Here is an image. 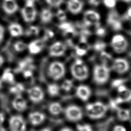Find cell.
Returning <instances> with one entry per match:
<instances>
[{"instance_id":"6da1fadb","label":"cell","mask_w":131,"mask_h":131,"mask_svg":"<svg viewBox=\"0 0 131 131\" xmlns=\"http://www.w3.org/2000/svg\"><path fill=\"white\" fill-rule=\"evenodd\" d=\"M70 71L73 77L78 81L86 80L89 75L88 66L80 58H77L74 60L71 66Z\"/></svg>"},{"instance_id":"7a4b0ae2","label":"cell","mask_w":131,"mask_h":131,"mask_svg":"<svg viewBox=\"0 0 131 131\" xmlns=\"http://www.w3.org/2000/svg\"><path fill=\"white\" fill-rule=\"evenodd\" d=\"M108 110V106L101 101L90 103L86 105L87 116L92 119H99L103 117Z\"/></svg>"},{"instance_id":"3957f363","label":"cell","mask_w":131,"mask_h":131,"mask_svg":"<svg viewBox=\"0 0 131 131\" xmlns=\"http://www.w3.org/2000/svg\"><path fill=\"white\" fill-rule=\"evenodd\" d=\"M110 73L111 68L107 64L103 63L96 64L93 70V80L97 84H104L108 80Z\"/></svg>"},{"instance_id":"277c9868","label":"cell","mask_w":131,"mask_h":131,"mask_svg":"<svg viewBox=\"0 0 131 131\" xmlns=\"http://www.w3.org/2000/svg\"><path fill=\"white\" fill-rule=\"evenodd\" d=\"M20 14L23 20L26 23L32 24L35 21L38 12L34 0H26L20 10Z\"/></svg>"},{"instance_id":"5b68a950","label":"cell","mask_w":131,"mask_h":131,"mask_svg":"<svg viewBox=\"0 0 131 131\" xmlns=\"http://www.w3.org/2000/svg\"><path fill=\"white\" fill-rule=\"evenodd\" d=\"M66 72V68L64 64L58 60L51 62L48 67V75L54 80L61 79L64 76Z\"/></svg>"},{"instance_id":"8992f818","label":"cell","mask_w":131,"mask_h":131,"mask_svg":"<svg viewBox=\"0 0 131 131\" xmlns=\"http://www.w3.org/2000/svg\"><path fill=\"white\" fill-rule=\"evenodd\" d=\"M110 46L116 53L121 54L126 51L128 47V42L126 37L121 34L114 35L110 40Z\"/></svg>"},{"instance_id":"52a82bcc","label":"cell","mask_w":131,"mask_h":131,"mask_svg":"<svg viewBox=\"0 0 131 131\" xmlns=\"http://www.w3.org/2000/svg\"><path fill=\"white\" fill-rule=\"evenodd\" d=\"M100 20L101 15L100 13L95 10L88 9L83 13V23L87 27H96L100 24Z\"/></svg>"},{"instance_id":"ba28073f","label":"cell","mask_w":131,"mask_h":131,"mask_svg":"<svg viewBox=\"0 0 131 131\" xmlns=\"http://www.w3.org/2000/svg\"><path fill=\"white\" fill-rule=\"evenodd\" d=\"M130 69L129 61L126 58L117 57L112 60L111 70L118 74H124L127 72Z\"/></svg>"},{"instance_id":"9c48e42d","label":"cell","mask_w":131,"mask_h":131,"mask_svg":"<svg viewBox=\"0 0 131 131\" xmlns=\"http://www.w3.org/2000/svg\"><path fill=\"white\" fill-rule=\"evenodd\" d=\"M106 23L110 28L115 31H119L122 28V23L119 14L113 9L107 14Z\"/></svg>"},{"instance_id":"30bf717a","label":"cell","mask_w":131,"mask_h":131,"mask_svg":"<svg viewBox=\"0 0 131 131\" xmlns=\"http://www.w3.org/2000/svg\"><path fill=\"white\" fill-rule=\"evenodd\" d=\"M67 50L66 45L62 41L57 40L53 42L49 47L48 53L52 57H60L64 55Z\"/></svg>"},{"instance_id":"8fae6325","label":"cell","mask_w":131,"mask_h":131,"mask_svg":"<svg viewBox=\"0 0 131 131\" xmlns=\"http://www.w3.org/2000/svg\"><path fill=\"white\" fill-rule=\"evenodd\" d=\"M65 116L68 120L72 122H77L82 119L83 112L79 106L76 105H70L64 110Z\"/></svg>"},{"instance_id":"7c38bea8","label":"cell","mask_w":131,"mask_h":131,"mask_svg":"<svg viewBox=\"0 0 131 131\" xmlns=\"http://www.w3.org/2000/svg\"><path fill=\"white\" fill-rule=\"evenodd\" d=\"M9 126L11 131H26V123L20 115H13L9 120Z\"/></svg>"},{"instance_id":"4fadbf2b","label":"cell","mask_w":131,"mask_h":131,"mask_svg":"<svg viewBox=\"0 0 131 131\" xmlns=\"http://www.w3.org/2000/svg\"><path fill=\"white\" fill-rule=\"evenodd\" d=\"M117 91V96L115 99L119 105L131 101V90L127 88L124 84L119 86Z\"/></svg>"},{"instance_id":"5bb4252c","label":"cell","mask_w":131,"mask_h":131,"mask_svg":"<svg viewBox=\"0 0 131 131\" xmlns=\"http://www.w3.org/2000/svg\"><path fill=\"white\" fill-rule=\"evenodd\" d=\"M45 41L42 38L35 39L27 45V50L31 55H37L40 53L45 46Z\"/></svg>"},{"instance_id":"9a60e30c","label":"cell","mask_w":131,"mask_h":131,"mask_svg":"<svg viewBox=\"0 0 131 131\" xmlns=\"http://www.w3.org/2000/svg\"><path fill=\"white\" fill-rule=\"evenodd\" d=\"M66 8L70 13L77 15L83 11L84 3L82 0H68L66 3Z\"/></svg>"},{"instance_id":"2e32d148","label":"cell","mask_w":131,"mask_h":131,"mask_svg":"<svg viewBox=\"0 0 131 131\" xmlns=\"http://www.w3.org/2000/svg\"><path fill=\"white\" fill-rule=\"evenodd\" d=\"M1 8L6 14L11 15L18 11L19 5L16 0H2Z\"/></svg>"},{"instance_id":"e0dca14e","label":"cell","mask_w":131,"mask_h":131,"mask_svg":"<svg viewBox=\"0 0 131 131\" xmlns=\"http://www.w3.org/2000/svg\"><path fill=\"white\" fill-rule=\"evenodd\" d=\"M28 95L29 99L33 103H39L44 98V93L38 86H34L28 90Z\"/></svg>"},{"instance_id":"ac0fdd59","label":"cell","mask_w":131,"mask_h":131,"mask_svg":"<svg viewBox=\"0 0 131 131\" xmlns=\"http://www.w3.org/2000/svg\"><path fill=\"white\" fill-rule=\"evenodd\" d=\"M92 95V91L89 86L81 84L78 85L76 90V95L81 100L86 101L89 99Z\"/></svg>"},{"instance_id":"d6986e66","label":"cell","mask_w":131,"mask_h":131,"mask_svg":"<svg viewBox=\"0 0 131 131\" xmlns=\"http://www.w3.org/2000/svg\"><path fill=\"white\" fill-rule=\"evenodd\" d=\"M8 31L11 36L18 38L24 34V29L23 26L16 22L11 23L8 26Z\"/></svg>"},{"instance_id":"ffe728a7","label":"cell","mask_w":131,"mask_h":131,"mask_svg":"<svg viewBox=\"0 0 131 131\" xmlns=\"http://www.w3.org/2000/svg\"><path fill=\"white\" fill-rule=\"evenodd\" d=\"M54 14L52 11L49 8H42L39 14V19L42 24H48L53 19Z\"/></svg>"},{"instance_id":"44dd1931","label":"cell","mask_w":131,"mask_h":131,"mask_svg":"<svg viewBox=\"0 0 131 131\" xmlns=\"http://www.w3.org/2000/svg\"><path fill=\"white\" fill-rule=\"evenodd\" d=\"M14 109L18 112L24 111L27 107V102L21 95H16L12 102Z\"/></svg>"},{"instance_id":"7402d4cb","label":"cell","mask_w":131,"mask_h":131,"mask_svg":"<svg viewBox=\"0 0 131 131\" xmlns=\"http://www.w3.org/2000/svg\"><path fill=\"white\" fill-rule=\"evenodd\" d=\"M29 122L33 125H38L41 124L46 119L45 115L40 112H33L29 114L28 116Z\"/></svg>"},{"instance_id":"603a6c76","label":"cell","mask_w":131,"mask_h":131,"mask_svg":"<svg viewBox=\"0 0 131 131\" xmlns=\"http://www.w3.org/2000/svg\"><path fill=\"white\" fill-rule=\"evenodd\" d=\"M116 111L117 117L121 121H128L131 118V112L127 108L119 107Z\"/></svg>"},{"instance_id":"cb8c5ba5","label":"cell","mask_w":131,"mask_h":131,"mask_svg":"<svg viewBox=\"0 0 131 131\" xmlns=\"http://www.w3.org/2000/svg\"><path fill=\"white\" fill-rule=\"evenodd\" d=\"M1 79L3 82L13 84L15 80L14 73L10 69L7 68L3 71Z\"/></svg>"},{"instance_id":"d4e9b609","label":"cell","mask_w":131,"mask_h":131,"mask_svg":"<svg viewBox=\"0 0 131 131\" xmlns=\"http://www.w3.org/2000/svg\"><path fill=\"white\" fill-rule=\"evenodd\" d=\"M40 32L39 27L35 25H30L26 30H24V34L28 37H33L37 36Z\"/></svg>"},{"instance_id":"484cf974","label":"cell","mask_w":131,"mask_h":131,"mask_svg":"<svg viewBox=\"0 0 131 131\" xmlns=\"http://www.w3.org/2000/svg\"><path fill=\"white\" fill-rule=\"evenodd\" d=\"M63 111L62 105L57 102L51 103L49 106V112L53 115H58Z\"/></svg>"},{"instance_id":"4316f807","label":"cell","mask_w":131,"mask_h":131,"mask_svg":"<svg viewBox=\"0 0 131 131\" xmlns=\"http://www.w3.org/2000/svg\"><path fill=\"white\" fill-rule=\"evenodd\" d=\"M27 45L25 41L22 40H18L14 42L13 48L17 53H22L27 49Z\"/></svg>"},{"instance_id":"83f0119b","label":"cell","mask_w":131,"mask_h":131,"mask_svg":"<svg viewBox=\"0 0 131 131\" xmlns=\"http://www.w3.org/2000/svg\"><path fill=\"white\" fill-rule=\"evenodd\" d=\"M25 90V87L22 83H14L9 88V91L11 94L16 95H21Z\"/></svg>"},{"instance_id":"f1b7e54d","label":"cell","mask_w":131,"mask_h":131,"mask_svg":"<svg viewBox=\"0 0 131 131\" xmlns=\"http://www.w3.org/2000/svg\"><path fill=\"white\" fill-rule=\"evenodd\" d=\"M60 89L59 86L55 83H50L47 87V91L51 96H56L59 94Z\"/></svg>"},{"instance_id":"f546056e","label":"cell","mask_w":131,"mask_h":131,"mask_svg":"<svg viewBox=\"0 0 131 131\" xmlns=\"http://www.w3.org/2000/svg\"><path fill=\"white\" fill-rule=\"evenodd\" d=\"M74 83L71 79H66L62 83L61 88L65 92L70 91L73 88Z\"/></svg>"},{"instance_id":"4dcf8cb0","label":"cell","mask_w":131,"mask_h":131,"mask_svg":"<svg viewBox=\"0 0 131 131\" xmlns=\"http://www.w3.org/2000/svg\"><path fill=\"white\" fill-rule=\"evenodd\" d=\"M50 7L54 8H59L63 4V0H44Z\"/></svg>"},{"instance_id":"1f68e13d","label":"cell","mask_w":131,"mask_h":131,"mask_svg":"<svg viewBox=\"0 0 131 131\" xmlns=\"http://www.w3.org/2000/svg\"><path fill=\"white\" fill-rule=\"evenodd\" d=\"M106 47V43L102 41H97L94 45V49L95 50L99 52L104 51Z\"/></svg>"},{"instance_id":"d6a6232c","label":"cell","mask_w":131,"mask_h":131,"mask_svg":"<svg viewBox=\"0 0 131 131\" xmlns=\"http://www.w3.org/2000/svg\"><path fill=\"white\" fill-rule=\"evenodd\" d=\"M102 4L105 7L113 9L117 5V0H102Z\"/></svg>"},{"instance_id":"836d02e7","label":"cell","mask_w":131,"mask_h":131,"mask_svg":"<svg viewBox=\"0 0 131 131\" xmlns=\"http://www.w3.org/2000/svg\"><path fill=\"white\" fill-rule=\"evenodd\" d=\"M54 36L55 33L53 32V31L50 29H48L45 31L44 35L42 38L46 42L47 41L51 40L53 38Z\"/></svg>"},{"instance_id":"e575fe53","label":"cell","mask_w":131,"mask_h":131,"mask_svg":"<svg viewBox=\"0 0 131 131\" xmlns=\"http://www.w3.org/2000/svg\"><path fill=\"white\" fill-rule=\"evenodd\" d=\"M76 129L77 131H93L92 126L89 124H78Z\"/></svg>"},{"instance_id":"d590c367","label":"cell","mask_w":131,"mask_h":131,"mask_svg":"<svg viewBox=\"0 0 131 131\" xmlns=\"http://www.w3.org/2000/svg\"><path fill=\"white\" fill-rule=\"evenodd\" d=\"M101 53V60H103V61L102 63L106 64V62L109 61V60H113L112 55H110L109 53L106 52L105 51H103Z\"/></svg>"},{"instance_id":"8d00e7d4","label":"cell","mask_w":131,"mask_h":131,"mask_svg":"<svg viewBox=\"0 0 131 131\" xmlns=\"http://www.w3.org/2000/svg\"><path fill=\"white\" fill-rule=\"evenodd\" d=\"M125 80L122 78H116L113 80L111 83V85L113 88L117 89L120 85L124 84Z\"/></svg>"},{"instance_id":"74e56055","label":"cell","mask_w":131,"mask_h":131,"mask_svg":"<svg viewBox=\"0 0 131 131\" xmlns=\"http://www.w3.org/2000/svg\"><path fill=\"white\" fill-rule=\"evenodd\" d=\"M56 16L58 20H60L61 21H64L67 18V14L63 10L61 9H59L56 13Z\"/></svg>"},{"instance_id":"f35d334b","label":"cell","mask_w":131,"mask_h":131,"mask_svg":"<svg viewBox=\"0 0 131 131\" xmlns=\"http://www.w3.org/2000/svg\"><path fill=\"white\" fill-rule=\"evenodd\" d=\"M95 27H96L95 33H96V34L97 36L102 37V36H103L105 35L106 30L103 27L101 26L99 24L98 26H96Z\"/></svg>"},{"instance_id":"ab89813d","label":"cell","mask_w":131,"mask_h":131,"mask_svg":"<svg viewBox=\"0 0 131 131\" xmlns=\"http://www.w3.org/2000/svg\"><path fill=\"white\" fill-rule=\"evenodd\" d=\"M5 35V29L2 24L0 23V45L2 43Z\"/></svg>"},{"instance_id":"60d3db41","label":"cell","mask_w":131,"mask_h":131,"mask_svg":"<svg viewBox=\"0 0 131 131\" xmlns=\"http://www.w3.org/2000/svg\"><path fill=\"white\" fill-rule=\"evenodd\" d=\"M113 131H127V129L123 125H116L113 127Z\"/></svg>"},{"instance_id":"b9f144b4","label":"cell","mask_w":131,"mask_h":131,"mask_svg":"<svg viewBox=\"0 0 131 131\" xmlns=\"http://www.w3.org/2000/svg\"><path fill=\"white\" fill-rule=\"evenodd\" d=\"M125 17L128 20H131V6L129 7L125 12Z\"/></svg>"},{"instance_id":"7bdbcfd3","label":"cell","mask_w":131,"mask_h":131,"mask_svg":"<svg viewBox=\"0 0 131 131\" xmlns=\"http://www.w3.org/2000/svg\"><path fill=\"white\" fill-rule=\"evenodd\" d=\"M5 120V115L4 113L0 112V126H1Z\"/></svg>"},{"instance_id":"ee69618b","label":"cell","mask_w":131,"mask_h":131,"mask_svg":"<svg viewBox=\"0 0 131 131\" xmlns=\"http://www.w3.org/2000/svg\"><path fill=\"white\" fill-rule=\"evenodd\" d=\"M89 3L93 6H98L100 3L99 0H89Z\"/></svg>"},{"instance_id":"f6af8a7d","label":"cell","mask_w":131,"mask_h":131,"mask_svg":"<svg viewBox=\"0 0 131 131\" xmlns=\"http://www.w3.org/2000/svg\"><path fill=\"white\" fill-rule=\"evenodd\" d=\"M5 58L4 57L0 54V68L4 65V63H5Z\"/></svg>"},{"instance_id":"bcb514c9","label":"cell","mask_w":131,"mask_h":131,"mask_svg":"<svg viewBox=\"0 0 131 131\" xmlns=\"http://www.w3.org/2000/svg\"><path fill=\"white\" fill-rule=\"evenodd\" d=\"M60 131H73L72 129L69 127H64L60 130Z\"/></svg>"},{"instance_id":"7dc6e473","label":"cell","mask_w":131,"mask_h":131,"mask_svg":"<svg viewBox=\"0 0 131 131\" xmlns=\"http://www.w3.org/2000/svg\"><path fill=\"white\" fill-rule=\"evenodd\" d=\"M0 131H7V130L5 127H4L1 125L0 126Z\"/></svg>"},{"instance_id":"c3c4849f","label":"cell","mask_w":131,"mask_h":131,"mask_svg":"<svg viewBox=\"0 0 131 131\" xmlns=\"http://www.w3.org/2000/svg\"><path fill=\"white\" fill-rule=\"evenodd\" d=\"M41 131H51V130L48 128H44L41 130Z\"/></svg>"},{"instance_id":"681fc988","label":"cell","mask_w":131,"mask_h":131,"mask_svg":"<svg viewBox=\"0 0 131 131\" xmlns=\"http://www.w3.org/2000/svg\"><path fill=\"white\" fill-rule=\"evenodd\" d=\"M122 1L126 3H131V0H122Z\"/></svg>"},{"instance_id":"f907efd6","label":"cell","mask_w":131,"mask_h":131,"mask_svg":"<svg viewBox=\"0 0 131 131\" xmlns=\"http://www.w3.org/2000/svg\"><path fill=\"white\" fill-rule=\"evenodd\" d=\"M2 82H3V81H2V79H1V78H0V88L2 87Z\"/></svg>"},{"instance_id":"816d5d0a","label":"cell","mask_w":131,"mask_h":131,"mask_svg":"<svg viewBox=\"0 0 131 131\" xmlns=\"http://www.w3.org/2000/svg\"><path fill=\"white\" fill-rule=\"evenodd\" d=\"M130 125H131V121H130Z\"/></svg>"}]
</instances>
